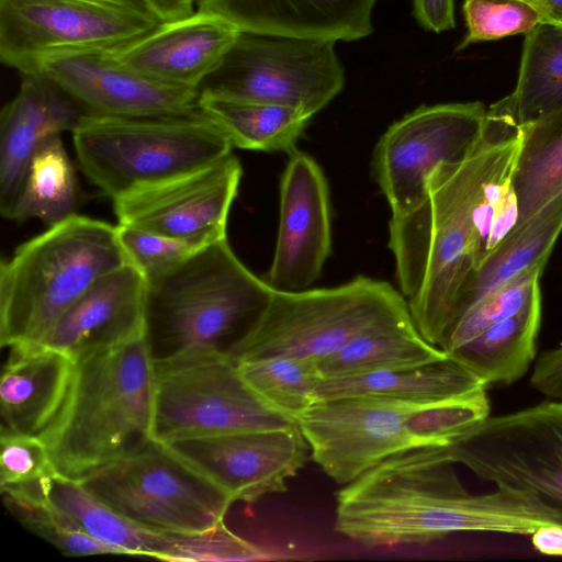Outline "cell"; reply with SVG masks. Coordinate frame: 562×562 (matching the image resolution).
<instances>
[{"instance_id": "cell-1", "label": "cell", "mask_w": 562, "mask_h": 562, "mask_svg": "<svg viewBox=\"0 0 562 562\" xmlns=\"http://www.w3.org/2000/svg\"><path fill=\"white\" fill-rule=\"evenodd\" d=\"M449 446L395 453L336 494L335 530L368 548L428 543L459 531L531 536L562 515L537 496L507 487L471 495Z\"/></svg>"}, {"instance_id": "cell-2", "label": "cell", "mask_w": 562, "mask_h": 562, "mask_svg": "<svg viewBox=\"0 0 562 562\" xmlns=\"http://www.w3.org/2000/svg\"><path fill=\"white\" fill-rule=\"evenodd\" d=\"M521 145V127L488 109L469 154L438 166L422 202L389 222L387 246L400 292L419 334L440 349L477 266L475 210L484 187L518 157Z\"/></svg>"}, {"instance_id": "cell-3", "label": "cell", "mask_w": 562, "mask_h": 562, "mask_svg": "<svg viewBox=\"0 0 562 562\" xmlns=\"http://www.w3.org/2000/svg\"><path fill=\"white\" fill-rule=\"evenodd\" d=\"M146 281L144 338L155 366L236 361L274 291L243 263L227 237Z\"/></svg>"}, {"instance_id": "cell-4", "label": "cell", "mask_w": 562, "mask_h": 562, "mask_svg": "<svg viewBox=\"0 0 562 562\" xmlns=\"http://www.w3.org/2000/svg\"><path fill=\"white\" fill-rule=\"evenodd\" d=\"M76 362L71 400L48 450L58 474L81 481L154 440L155 364L144 335Z\"/></svg>"}, {"instance_id": "cell-5", "label": "cell", "mask_w": 562, "mask_h": 562, "mask_svg": "<svg viewBox=\"0 0 562 562\" xmlns=\"http://www.w3.org/2000/svg\"><path fill=\"white\" fill-rule=\"evenodd\" d=\"M130 262L116 226L75 214L0 265V342H40L101 277Z\"/></svg>"}, {"instance_id": "cell-6", "label": "cell", "mask_w": 562, "mask_h": 562, "mask_svg": "<svg viewBox=\"0 0 562 562\" xmlns=\"http://www.w3.org/2000/svg\"><path fill=\"white\" fill-rule=\"evenodd\" d=\"M71 133L85 176L112 200L205 167L233 148L201 108L153 116L83 114Z\"/></svg>"}, {"instance_id": "cell-7", "label": "cell", "mask_w": 562, "mask_h": 562, "mask_svg": "<svg viewBox=\"0 0 562 562\" xmlns=\"http://www.w3.org/2000/svg\"><path fill=\"white\" fill-rule=\"evenodd\" d=\"M411 321L398 290L364 276L333 288L274 290L236 361L285 356L319 362L361 335Z\"/></svg>"}, {"instance_id": "cell-8", "label": "cell", "mask_w": 562, "mask_h": 562, "mask_svg": "<svg viewBox=\"0 0 562 562\" xmlns=\"http://www.w3.org/2000/svg\"><path fill=\"white\" fill-rule=\"evenodd\" d=\"M335 43L240 32L200 97L278 104L313 117L345 86Z\"/></svg>"}, {"instance_id": "cell-9", "label": "cell", "mask_w": 562, "mask_h": 562, "mask_svg": "<svg viewBox=\"0 0 562 562\" xmlns=\"http://www.w3.org/2000/svg\"><path fill=\"white\" fill-rule=\"evenodd\" d=\"M79 482L115 513L159 531L211 530L223 522L233 503L227 493L155 440Z\"/></svg>"}, {"instance_id": "cell-10", "label": "cell", "mask_w": 562, "mask_h": 562, "mask_svg": "<svg viewBox=\"0 0 562 562\" xmlns=\"http://www.w3.org/2000/svg\"><path fill=\"white\" fill-rule=\"evenodd\" d=\"M159 24L139 0H0V58L37 71L50 57L119 48Z\"/></svg>"}, {"instance_id": "cell-11", "label": "cell", "mask_w": 562, "mask_h": 562, "mask_svg": "<svg viewBox=\"0 0 562 562\" xmlns=\"http://www.w3.org/2000/svg\"><path fill=\"white\" fill-rule=\"evenodd\" d=\"M296 423L266 404L232 358L155 366L153 439L157 442Z\"/></svg>"}, {"instance_id": "cell-12", "label": "cell", "mask_w": 562, "mask_h": 562, "mask_svg": "<svg viewBox=\"0 0 562 562\" xmlns=\"http://www.w3.org/2000/svg\"><path fill=\"white\" fill-rule=\"evenodd\" d=\"M449 448L477 477L530 493L562 515V398L490 415Z\"/></svg>"}, {"instance_id": "cell-13", "label": "cell", "mask_w": 562, "mask_h": 562, "mask_svg": "<svg viewBox=\"0 0 562 562\" xmlns=\"http://www.w3.org/2000/svg\"><path fill=\"white\" fill-rule=\"evenodd\" d=\"M486 111L479 101L422 105L389 126L373 150L372 172L391 216L406 215L422 202L438 166L469 154Z\"/></svg>"}, {"instance_id": "cell-14", "label": "cell", "mask_w": 562, "mask_h": 562, "mask_svg": "<svg viewBox=\"0 0 562 562\" xmlns=\"http://www.w3.org/2000/svg\"><path fill=\"white\" fill-rule=\"evenodd\" d=\"M423 406L427 405L361 395L321 398L297 424L313 460L346 485L384 459L417 448L407 422Z\"/></svg>"}, {"instance_id": "cell-15", "label": "cell", "mask_w": 562, "mask_h": 562, "mask_svg": "<svg viewBox=\"0 0 562 562\" xmlns=\"http://www.w3.org/2000/svg\"><path fill=\"white\" fill-rule=\"evenodd\" d=\"M15 491L37 496L93 538L121 549L125 555H147L167 561H255L258 547L224 522L203 532L159 531L115 513L79 481L58 473Z\"/></svg>"}, {"instance_id": "cell-16", "label": "cell", "mask_w": 562, "mask_h": 562, "mask_svg": "<svg viewBox=\"0 0 562 562\" xmlns=\"http://www.w3.org/2000/svg\"><path fill=\"white\" fill-rule=\"evenodd\" d=\"M166 445L233 502L252 504L283 493L308 452L299 424L286 427L191 437Z\"/></svg>"}, {"instance_id": "cell-17", "label": "cell", "mask_w": 562, "mask_h": 562, "mask_svg": "<svg viewBox=\"0 0 562 562\" xmlns=\"http://www.w3.org/2000/svg\"><path fill=\"white\" fill-rule=\"evenodd\" d=\"M241 176L240 161L231 153L205 167L113 200V209L120 225L216 240L227 237L228 214Z\"/></svg>"}, {"instance_id": "cell-18", "label": "cell", "mask_w": 562, "mask_h": 562, "mask_svg": "<svg viewBox=\"0 0 562 562\" xmlns=\"http://www.w3.org/2000/svg\"><path fill=\"white\" fill-rule=\"evenodd\" d=\"M331 251L327 179L308 154L293 149L280 179L279 228L263 279L276 291L312 288Z\"/></svg>"}, {"instance_id": "cell-19", "label": "cell", "mask_w": 562, "mask_h": 562, "mask_svg": "<svg viewBox=\"0 0 562 562\" xmlns=\"http://www.w3.org/2000/svg\"><path fill=\"white\" fill-rule=\"evenodd\" d=\"M38 70L64 90L85 114L153 116L200 108L199 90L147 77L119 63L108 50L54 56L43 61Z\"/></svg>"}, {"instance_id": "cell-20", "label": "cell", "mask_w": 562, "mask_h": 562, "mask_svg": "<svg viewBox=\"0 0 562 562\" xmlns=\"http://www.w3.org/2000/svg\"><path fill=\"white\" fill-rule=\"evenodd\" d=\"M7 348L0 380V434L33 437L49 446L67 413L76 360L42 342Z\"/></svg>"}, {"instance_id": "cell-21", "label": "cell", "mask_w": 562, "mask_h": 562, "mask_svg": "<svg viewBox=\"0 0 562 562\" xmlns=\"http://www.w3.org/2000/svg\"><path fill=\"white\" fill-rule=\"evenodd\" d=\"M240 31L214 13L160 23L139 38L108 50L119 63L156 80L199 90L229 50Z\"/></svg>"}, {"instance_id": "cell-22", "label": "cell", "mask_w": 562, "mask_h": 562, "mask_svg": "<svg viewBox=\"0 0 562 562\" xmlns=\"http://www.w3.org/2000/svg\"><path fill=\"white\" fill-rule=\"evenodd\" d=\"M147 281L127 262L97 280L40 342L76 361L144 335Z\"/></svg>"}, {"instance_id": "cell-23", "label": "cell", "mask_w": 562, "mask_h": 562, "mask_svg": "<svg viewBox=\"0 0 562 562\" xmlns=\"http://www.w3.org/2000/svg\"><path fill=\"white\" fill-rule=\"evenodd\" d=\"M21 78L18 93L0 114V211L8 220L38 146L53 135L72 132L85 114L43 71Z\"/></svg>"}, {"instance_id": "cell-24", "label": "cell", "mask_w": 562, "mask_h": 562, "mask_svg": "<svg viewBox=\"0 0 562 562\" xmlns=\"http://www.w3.org/2000/svg\"><path fill=\"white\" fill-rule=\"evenodd\" d=\"M378 0H198L240 32L351 42L372 32Z\"/></svg>"}, {"instance_id": "cell-25", "label": "cell", "mask_w": 562, "mask_h": 562, "mask_svg": "<svg viewBox=\"0 0 562 562\" xmlns=\"http://www.w3.org/2000/svg\"><path fill=\"white\" fill-rule=\"evenodd\" d=\"M483 383L451 357L420 366L360 375L323 379L316 400L374 396L431 405L470 395Z\"/></svg>"}, {"instance_id": "cell-26", "label": "cell", "mask_w": 562, "mask_h": 562, "mask_svg": "<svg viewBox=\"0 0 562 562\" xmlns=\"http://www.w3.org/2000/svg\"><path fill=\"white\" fill-rule=\"evenodd\" d=\"M561 232L562 189L530 217L515 225L484 258L464 288L457 319L484 295L520 272L533 267L544 268Z\"/></svg>"}, {"instance_id": "cell-27", "label": "cell", "mask_w": 562, "mask_h": 562, "mask_svg": "<svg viewBox=\"0 0 562 562\" xmlns=\"http://www.w3.org/2000/svg\"><path fill=\"white\" fill-rule=\"evenodd\" d=\"M541 321V294L513 316L487 327L448 356L472 372L485 387L509 385L532 364Z\"/></svg>"}, {"instance_id": "cell-28", "label": "cell", "mask_w": 562, "mask_h": 562, "mask_svg": "<svg viewBox=\"0 0 562 562\" xmlns=\"http://www.w3.org/2000/svg\"><path fill=\"white\" fill-rule=\"evenodd\" d=\"M562 108V27L541 23L525 34L513 92L491 109L517 126Z\"/></svg>"}, {"instance_id": "cell-29", "label": "cell", "mask_w": 562, "mask_h": 562, "mask_svg": "<svg viewBox=\"0 0 562 562\" xmlns=\"http://www.w3.org/2000/svg\"><path fill=\"white\" fill-rule=\"evenodd\" d=\"M200 108L224 131L233 147L291 153L311 115L293 108L218 98H199Z\"/></svg>"}, {"instance_id": "cell-30", "label": "cell", "mask_w": 562, "mask_h": 562, "mask_svg": "<svg viewBox=\"0 0 562 562\" xmlns=\"http://www.w3.org/2000/svg\"><path fill=\"white\" fill-rule=\"evenodd\" d=\"M447 357L411 321L361 335L318 364L323 379H329L397 370Z\"/></svg>"}, {"instance_id": "cell-31", "label": "cell", "mask_w": 562, "mask_h": 562, "mask_svg": "<svg viewBox=\"0 0 562 562\" xmlns=\"http://www.w3.org/2000/svg\"><path fill=\"white\" fill-rule=\"evenodd\" d=\"M60 136L36 149L10 220L38 218L49 227L76 214L79 184Z\"/></svg>"}, {"instance_id": "cell-32", "label": "cell", "mask_w": 562, "mask_h": 562, "mask_svg": "<svg viewBox=\"0 0 562 562\" xmlns=\"http://www.w3.org/2000/svg\"><path fill=\"white\" fill-rule=\"evenodd\" d=\"M520 127L522 145L513 177L517 224L562 189V108Z\"/></svg>"}, {"instance_id": "cell-33", "label": "cell", "mask_w": 562, "mask_h": 562, "mask_svg": "<svg viewBox=\"0 0 562 562\" xmlns=\"http://www.w3.org/2000/svg\"><path fill=\"white\" fill-rule=\"evenodd\" d=\"M319 362L308 358L263 357L237 362L246 384L270 407L297 422L316 401L323 380Z\"/></svg>"}, {"instance_id": "cell-34", "label": "cell", "mask_w": 562, "mask_h": 562, "mask_svg": "<svg viewBox=\"0 0 562 562\" xmlns=\"http://www.w3.org/2000/svg\"><path fill=\"white\" fill-rule=\"evenodd\" d=\"M1 495L7 509L18 521L65 554L71 557L125 555L121 549L90 536L37 496L12 490H1Z\"/></svg>"}, {"instance_id": "cell-35", "label": "cell", "mask_w": 562, "mask_h": 562, "mask_svg": "<svg viewBox=\"0 0 562 562\" xmlns=\"http://www.w3.org/2000/svg\"><path fill=\"white\" fill-rule=\"evenodd\" d=\"M543 269L525 270L471 305L451 327L441 350L449 355L487 327L520 312L541 294L539 280Z\"/></svg>"}, {"instance_id": "cell-36", "label": "cell", "mask_w": 562, "mask_h": 562, "mask_svg": "<svg viewBox=\"0 0 562 562\" xmlns=\"http://www.w3.org/2000/svg\"><path fill=\"white\" fill-rule=\"evenodd\" d=\"M467 34L457 50L471 44L527 34L543 23L525 0H464Z\"/></svg>"}, {"instance_id": "cell-37", "label": "cell", "mask_w": 562, "mask_h": 562, "mask_svg": "<svg viewBox=\"0 0 562 562\" xmlns=\"http://www.w3.org/2000/svg\"><path fill=\"white\" fill-rule=\"evenodd\" d=\"M517 159L510 160L491 177L476 206V268L517 224L518 202L513 184Z\"/></svg>"}, {"instance_id": "cell-38", "label": "cell", "mask_w": 562, "mask_h": 562, "mask_svg": "<svg viewBox=\"0 0 562 562\" xmlns=\"http://www.w3.org/2000/svg\"><path fill=\"white\" fill-rule=\"evenodd\" d=\"M116 235L128 261L146 279L170 270L214 241L204 238L173 237L120 224L116 226Z\"/></svg>"}, {"instance_id": "cell-39", "label": "cell", "mask_w": 562, "mask_h": 562, "mask_svg": "<svg viewBox=\"0 0 562 562\" xmlns=\"http://www.w3.org/2000/svg\"><path fill=\"white\" fill-rule=\"evenodd\" d=\"M0 487H16L57 473L48 447L40 439L0 434Z\"/></svg>"}, {"instance_id": "cell-40", "label": "cell", "mask_w": 562, "mask_h": 562, "mask_svg": "<svg viewBox=\"0 0 562 562\" xmlns=\"http://www.w3.org/2000/svg\"><path fill=\"white\" fill-rule=\"evenodd\" d=\"M530 385L549 398H562V345L537 359Z\"/></svg>"}, {"instance_id": "cell-41", "label": "cell", "mask_w": 562, "mask_h": 562, "mask_svg": "<svg viewBox=\"0 0 562 562\" xmlns=\"http://www.w3.org/2000/svg\"><path fill=\"white\" fill-rule=\"evenodd\" d=\"M413 13L426 30L436 33L453 29L454 0H413Z\"/></svg>"}, {"instance_id": "cell-42", "label": "cell", "mask_w": 562, "mask_h": 562, "mask_svg": "<svg viewBox=\"0 0 562 562\" xmlns=\"http://www.w3.org/2000/svg\"><path fill=\"white\" fill-rule=\"evenodd\" d=\"M160 23L178 21L192 15L198 0H139Z\"/></svg>"}, {"instance_id": "cell-43", "label": "cell", "mask_w": 562, "mask_h": 562, "mask_svg": "<svg viewBox=\"0 0 562 562\" xmlns=\"http://www.w3.org/2000/svg\"><path fill=\"white\" fill-rule=\"evenodd\" d=\"M531 541L540 553L562 555V526H541L531 535Z\"/></svg>"}, {"instance_id": "cell-44", "label": "cell", "mask_w": 562, "mask_h": 562, "mask_svg": "<svg viewBox=\"0 0 562 562\" xmlns=\"http://www.w3.org/2000/svg\"><path fill=\"white\" fill-rule=\"evenodd\" d=\"M540 14L543 23L562 27V0H525Z\"/></svg>"}]
</instances>
